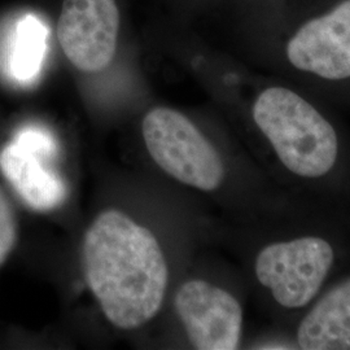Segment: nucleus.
<instances>
[{
	"label": "nucleus",
	"instance_id": "obj_1",
	"mask_svg": "<svg viewBox=\"0 0 350 350\" xmlns=\"http://www.w3.org/2000/svg\"><path fill=\"white\" fill-rule=\"evenodd\" d=\"M88 287L113 325L134 329L159 313L169 280L156 237L125 213L99 214L83 243Z\"/></svg>",
	"mask_w": 350,
	"mask_h": 350
},
{
	"label": "nucleus",
	"instance_id": "obj_2",
	"mask_svg": "<svg viewBox=\"0 0 350 350\" xmlns=\"http://www.w3.org/2000/svg\"><path fill=\"white\" fill-rule=\"evenodd\" d=\"M253 118L292 174L322 178L338 163V138L334 126L292 90H265L253 105Z\"/></svg>",
	"mask_w": 350,
	"mask_h": 350
},
{
	"label": "nucleus",
	"instance_id": "obj_3",
	"mask_svg": "<svg viewBox=\"0 0 350 350\" xmlns=\"http://www.w3.org/2000/svg\"><path fill=\"white\" fill-rule=\"evenodd\" d=\"M143 138L150 157L176 180L214 191L225 179V165L211 142L182 113L154 108L143 120Z\"/></svg>",
	"mask_w": 350,
	"mask_h": 350
},
{
	"label": "nucleus",
	"instance_id": "obj_4",
	"mask_svg": "<svg viewBox=\"0 0 350 350\" xmlns=\"http://www.w3.org/2000/svg\"><path fill=\"white\" fill-rule=\"evenodd\" d=\"M335 262L332 245L319 237H301L265 247L254 271L283 308L299 309L314 300Z\"/></svg>",
	"mask_w": 350,
	"mask_h": 350
},
{
	"label": "nucleus",
	"instance_id": "obj_5",
	"mask_svg": "<svg viewBox=\"0 0 350 350\" xmlns=\"http://www.w3.org/2000/svg\"><path fill=\"white\" fill-rule=\"evenodd\" d=\"M118 30L116 0H64L57 38L65 56L79 70L96 73L112 63Z\"/></svg>",
	"mask_w": 350,
	"mask_h": 350
},
{
	"label": "nucleus",
	"instance_id": "obj_6",
	"mask_svg": "<svg viewBox=\"0 0 350 350\" xmlns=\"http://www.w3.org/2000/svg\"><path fill=\"white\" fill-rule=\"evenodd\" d=\"M174 302L188 338L196 349H238L243 309L230 292L193 279L180 286Z\"/></svg>",
	"mask_w": 350,
	"mask_h": 350
},
{
	"label": "nucleus",
	"instance_id": "obj_7",
	"mask_svg": "<svg viewBox=\"0 0 350 350\" xmlns=\"http://www.w3.org/2000/svg\"><path fill=\"white\" fill-rule=\"evenodd\" d=\"M289 63L325 79L350 78V0L306 23L288 42Z\"/></svg>",
	"mask_w": 350,
	"mask_h": 350
},
{
	"label": "nucleus",
	"instance_id": "obj_8",
	"mask_svg": "<svg viewBox=\"0 0 350 350\" xmlns=\"http://www.w3.org/2000/svg\"><path fill=\"white\" fill-rule=\"evenodd\" d=\"M47 159L12 142L0 150V170L26 204L50 212L68 198L63 178L47 166Z\"/></svg>",
	"mask_w": 350,
	"mask_h": 350
},
{
	"label": "nucleus",
	"instance_id": "obj_9",
	"mask_svg": "<svg viewBox=\"0 0 350 350\" xmlns=\"http://www.w3.org/2000/svg\"><path fill=\"white\" fill-rule=\"evenodd\" d=\"M304 350H350V278L331 288L297 328Z\"/></svg>",
	"mask_w": 350,
	"mask_h": 350
},
{
	"label": "nucleus",
	"instance_id": "obj_10",
	"mask_svg": "<svg viewBox=\"0 0 350 350\" xmlns=\"http://www.w3.org/2000/svg\"><path fill=\"white\" fill-rule=\"evenodd\" d=\"M49 30L37 17L29 14L16 26L8 53L10 75L27 83L39 75L47 51Z\"/></svg>",
	"mask_w": 350,
	"mask_h": 350
},
{
	"label": "nucleus",
	"instance_id": "obj_11",
	"mask_svg": "<svg viewBox=\"0 0 350 350\" xmlns=\"http://www.w3.org/2000/svg\"><path fill=\"white\" fill-rule=\"evenodd\" d=\"M13 142L26 150H31L37 154L46 157L47 160H53L59 152L56 139L49 130L43 127H37V126L24 127L16 133Z\"/></svg>",
	"mask_w": 350,
	"mask_h": 350
},
{
	"label": "nucleus",
	"instance_id": "obj_12",
	"mask_svg": "<svg viewBox=\"0 0 350 350\" xmlns=\"http://www.w3.org/2000/svg\"><path fill=\"white\" fill-rule=\"evenodd\" d=\"M17 240V226L12 208L0 189V265L7 260Z\"/></svg>",
	"mask_w": 350,
	"mask_h": 350
}]
</instances>
